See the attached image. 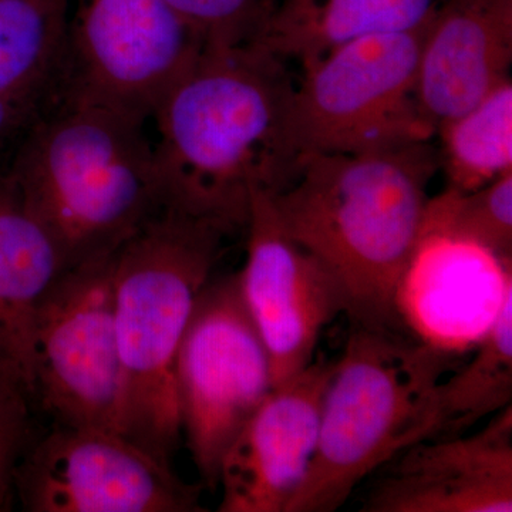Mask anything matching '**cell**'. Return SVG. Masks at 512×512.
<instances>
[{"instance_id": "cell-16", "label": "cell", "mask_w": 512, "mask_h": 512, "mask_svg": "<svg viewBox=\"0 0 512 512\" xmlns=\"http://www.w3.org/2000/svg\"><path fill=\"white\" fill-rule=\"evenodd\" d=\"M62 255L29 207L8 161L0 163V375L35 402V322Z\"/></svg>"}, {"instance_id": "cell-9", "label": "cell", "mask_w": 512, "mask_h": 512, "mask_svg": "<svg viewBox=\"0 0 512 512\" xmlns=\"http://www.w3.org/2000/svg\"><path fill=\"white\" fill-rule=\"evenodd\" d=\"M204 49L165 0H74L57 90L148 120Z\"/></svg>"}, {"instance_id": "cell-20", "label": "cell", "mask_w": 512, "mask_h": 512, "mask_svg": "<svg viewBox=\"0 0 512 512\" xmlns=\"http://www.w3.org/2000/svg\"><path fill=\"white\" fill-rule=\"evenodd\" d=\"M447 188L476 191L512 173V83L507 80L470 109L437 127Z\"/></svg>"}, {"instance_id": "cell-5", "label": "cell", "mask_w": 512, "mask_h": 512, "mask_svg": "<svg viewBox=\"0 0 512 512\" xmlns=\"http://www.w3.org/2000/svg\"><path fill=\"white\" fill-rule=\"evenodd\" d=\"M456 353L352 326L322 399L318 444L285 512H333L387 461L427 440L436 384Z\"/></svg>"}, {"instance_id": "cell-2", "label": "cell", "mask_w": 512, "mask_h": 512, "mask_svg": "<svg viewBox=\"0 0 512 512\" xmlns=\"http://www.w3.org/2000/svg\"><path fill=\"white\" fill-rule=\"evenodd\" d=\"M439 170V151L430 141L313 154L296 161L284 188L271 191L289 235L338 279L352 326L406 332L400 285Z\"/></svg>"}, {"instance_id": "cell-3", "label": "cell", "mask_w": 512, "mask_h": 512, "mask_svg": "<svg viewBox=\"0 0 512 512\" xmlns=\"http://www.w3.org/2000/svg\"><path fill=\"white\" fill-rule=\"evenodd\" d=\"M146 121L57 90L13 144L10 171L64 269L113 254L165 207Z\"/></svg>"}, {"instance_id": "cell-13", "label": "cell", "mask_w": 512, "mask_h": 512, "mask_svg": "<svg viewBox=\"0 0 512 512\" xmlns=\"http://www.w3.org/2000/svg\"><path fill=\"white\" fill-rule=\"evenodd\" d=\"M335 360H313L271 390L222 458L220 512H285L318 444L323 394Z\"/></svg>"}, {"instance_id": "cell-22", "label": "cell", "mask_w": 512, "mask_h": 512, "mask_svg": "<svg viewBox=\"0 0 512 512\" xmlns=\"http://www.w3.org/2000/svg\"><path fill=\"white\" fill-rule=\"evenodd\" d=\"M205 49L254 45L274 0H165Z\"/></svg>"}, {"instance_id": "cell-19", "label": "cell", "mask_w": 512, "mask_h": 512, "mask_svg": "<svg viewBox=\"0 0 512 512\" xmlns=\"http://www.w3.org/2000/svg\"><path fill=\"white\" fill-rule=\"evenodd\" d=\"M511 400L512 295L474 346L473 357L434 387L427 440L466 434L481 420L511 406Z\"/></svg>"}, {"instance_id": "cell-15", "label": "cell", "mask_w": 512, "mask_h": 512, "mask_svg": "<svg viewBox=\"0 0 512 512\" xmlns=\"http://www.w3.org/2000/svg\"><path fill=\"white\" fill-rule=\"evenodd\" d=\"M512 0H436L417 67V100L436 128L510 80Z\"/></svg>"}, {"instance_id": "cell-14", "label": "cell", "mask_w": 512, "mask_h": 512, "mask_svg": "<svg viewBox=\"0 0 512 512\" xmlns=\"http://www.w3.org/2000/svg\"><path fill=\"white\" fill-rule=\"evenodd\" d=\"M512 295V261L474 242L421 231L399 291L404 328L460 355L476 346Z\"/></svg>"}, {"instance_id": "cell-10", "label": "cell", "mask_w": 512, "mask_h": 512, "mask_svg": "<svg viewBox=\"0 0 512 512\" xmlns=\"http://www.w3.org/2000/svg\"><path fill=\"white\" fill-rule=\"evenodd\" d=\"M15 495L30 512L204 511L201 485L119 431L57 424L20 460Z\"/></svg>"}, {"instance_id": "cell-18", "label": "cell", "mask_w": 512, "mask_h": 512, "mask_svg": "<svg viewBox=\"0 0 512 512\" xmlns=\"http://www.w3.org/2000/svg\"><path fill=\"white\" fill-rule=\"evenodd\" d=\"M67 0H0V99L43 107L62 82Z\"/></svg>"}, {"instance_id": "cell-21", "label": "cell", "mask_w": 512, "mask_h": 512, "mask_svg": "<svg viewBox=\"0 0 512 512\" xmlns=\"http://www.w3.org/2000/svg\"><path fill=\"white\" fill-rule=\"evenodd\" d=\"M421 231L466 239L512 261V173L476 191L446 188L430 198Z\"/></svg>"}, {"instance_id": "cell-23", "label": "cell", "mask_w": 512, "mask_h": 512, "mask_svg": "<svg viewBox=\"0 0 512 512\" xmlns=\"http://www.w3.org/2000/svg\"><path fill=\"white\" fill-rule=\"evenodd\" d=\"M32 400L0 375V512L12 510L15 473L33 443Z\"/></svg>"}, {"instance_id": "cell-1", "label": "cell", "mask_w": 512, "mask_h": 512, "mask_svg": "<svg viewBox=\"0 0 512 512\" xmlns=\"http://www.w3.org/2000/svg\"><path fill=\"white\" fill-rule=\"evenodd\" d=\"M292 86L286 60L262 46L202 50L150 117L165 207L244 231L252 192L279 191L295 171L284 137Z\"/></svg>"}, {"instance_id": "cell-11", "label": "cell", "mask_w": 512, "mask_h": 512, "mask_svg": "<svg viewBox=\"0 0 512 512\" xmlns=\"http://www.w3.org/2000/svg\"><path fill=\"white\" fill-rule=\"evenodd\" d=\"M245 231L239 286L268 353L275 389L311 365L323 330L346 315L348 305L328 266L286 231L271 191L252 192Z\"/></svg>"}, {"instance_id": "cell-4", "label": "cell", "mask_w": 512, "mask_h": 512, "mask_svg": "<svg viewBox=\"0 0 512 512\" xmlns=\"http://www.w3.org/2000/svg\"><path fill=\"white\" fill-rule=\"evenodd\" d=\"M228 237L211 222L164 207L114 251L116 429L164 463L181 440L178 350Z\"/></svg>"}, {"instance_id": "cell-12", "label": "cell", "mask_w": 512, "mask_h": 512, "mask_svg": "<svg viewBox=\"0 0 512 512\" xmlns=\"http://www.w3.org/2000/svg\"><path fill=\"white\" fill-rule=\"evenodd\" d=\"M377 471L362 512H511L512 407L468 436L417 441Z\"/></svg>"}, {"instance_id": "cell-24", "label": "cell", "mask_w": 512, "mask_h": 512, "mask_svg": "<svg viewBox=\"0 0 512 512\" xmlns=\"http://www.w3.org/2000/svg\"><path fill=\"white\" fill-rule=\"evenodd\" d=\"M42 107L0 99V156L12 147Z\"/></svg>"}, {"instance_id": "cell-7", "label": "cell", "mask_w": 512, "mask_h": 512, "mask_svg": "<svg viewBox=\"0 0 512 512\" xmlns=\"http://www.w3.org/2000/svg\"><path fill=\"white\" fill-rule=\"evenodd\" d=\"M272 390L268 353L238 272L204 286L175 363L181 437L205 487L220 485L222 458Z\"/></svg>"}, {"instance_id": "cell-17", "label": "cell", "mask_w": 512, "mask_h": 512, "mask_svg": "<svg viewBox=\"0 0 512 512\" xmlns=\"http://www.w3.org/2000/svg\"><path fill=\"white\" fill-rule=\"evenodd\" d=\"M436 0H274L254 45L305 60L350 40L419 28Z\"/></svg>"}, {"instance_id": "cell-8", "label": "cell", "mask_w": 512, "mask_h": 512, "mask_svg": "<svg viewBox=\"0 0 512 512\" xmlns=\"http://www.w3.org/2000/svg\"><path fill=\"white\" fill-rule=\"evenodd\" d=\"M113 254L64 269L35 322V402L57 426L116 430Z\"/></svg>"}, {"instance_id": "cell-6", "label": "cell", "mask_w": 512, "mask_h": 512, "mask_svg": "<svg viewBox=\"0 0 512 512\" xmlns=\"http://www.w3.org/2000/svg\"><path fill=\"white\" fill-rule=\"evenodd\" d=\"M427 22V19H426ZM419 28L350 40L301 63L286 101L285 146L296 161L436 137L417 100Z\"/></svg>"}]
</instances>
